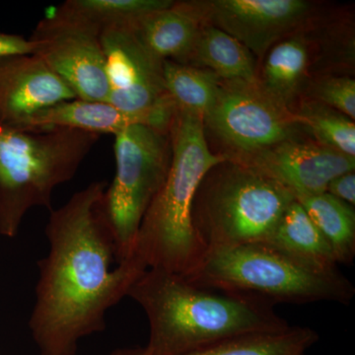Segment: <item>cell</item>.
<instances>
[{"mask_svg": "<svg viewBox=\"0 0 355 355\" xmlns=\"http://www.w3.org/2000/svg\"><path fill=\"white\" fill-rule=\"evenodd\" d=\"M108 184L77 191L46 226L49 252L38 263L29 327L40 355H74L79 340L106 329L107 312L147 268L118 248L105 207Z\"/></svg>", "mask_w": 355, "mask_h": 355, "instance_id": "1", "label": "cell"}, {"mask_svg": "<svg viewBox=\"0 0 355 355\" xmlns=\"http://www.w3.org/2000/svg\"><path fill=\"white\" fill-rule=\"evenodd\" d=\"M148 319L149 340L140 355H184L242 338L289 328L261 299L195 286L181 275L147 268L128 294Z\"/></svg>", "mask_w": 355, "mask_h": 355, "instance_id": "2", "label": "cell"}, {"mask_svg": "<svg viewBox=\"0 0 355 355\" xmlns=\"http://www.w3.org/2000/svg\"><path fill=\"white\" fill-rule=\"evenodd\" d=\"M170 137L169 172L142 218L130 257L146 268L184 277L207 252L193 226V198L207 173L228 158L210 150L203 119L190 112L178 108Z\"/></svg>", "mask_w": 355, "mask_h": 355, "instance_id": "3", "label": "cell"}, {"mask_svg": "<svg viewBox=\"0 0 355 355\" xmlns=\"http://www.w3.org/2000/svg\"><path fill=\"white\" fill-rule=\"evenodd\" d=\"M195 286L277 303L331 301L349 305L352 282L340 270L322 272L294 260L266 243L209 248L184 275Z\"/></svg>", "mask_w": 355, "mask_h": 355, "instance_id": "4", "label": "cell"}, {"mask_svg": "<svg viewBox=\"0 0 355 355\" xmlns=\"http://www.w3.org/2000/svg\"><path fill=\"white\" fill-rule=\"evenodd\" d=\"M97 133L30 130L0 123V230L14 235L29 210H50L53 191L73 179Z\"/></svg>", "mask_w": 355, "mask_h": 355, "instance_id": "5", "label": "cell"}, {"mask_svg": "<svg viewBox=\"0 0 355 355\" xmlns=\"http://www.w3.org/2000/svg\"><path fill=\"white\" fill-rule=\"evenodd\" d=\"M294 200L268 175L227 159L200 182L193 198V226L207 250L266 242Z\"/></svg>", "mask_w": 355, "mask_h": 355, "instance_id": "6", "label": "cell"}, {"mask_svg": "<svg viewBox=\"0 0 355 355\" xmlns=\"http://www.w3.org/2000/svg\"><path fill=\"white\" fill-rule=\"evenodd\" d=\"M116 175L105 191V207L118 248V261L127 260L142 218L162 188L172 159L170 132L130 125L114 135Z\"/></svg>", "mask_w": 355, "mask_h": 355, "instance_id": "7", "label": "cell"}, {"mask_svg": "<svg viewBox=\"0 0 355 355\" xmlns=\"http://www.w3.org/2000/svg\"><path fill=\"white\" fill-rule=\"evenodd\" d=\"M203 125L235 154L229 159L238 162L300 137L304 128L294 112L272 99L258 80L223 79Z\"/></svg>", "mask_w": 355, "mask_h": 355, "instance_id": "8", "label": "cell"}, {"mask_svg": "<svg viewBox=\"0 0 355 355\" xmlns=\"http://www.w3.org/2000/svg\"><path fill=\"white\" fill-rule=\"evenodd\" d=\"M30 41L34 53L85 101L107 102L109 83L100 36L44 13Z\"/></svg>", "mask_w": 355, "mask_h": 355, "instance_id": "9", "label": "cell"}, {"mask_svg": "<svg viewBox=\"0 0 355 355\" xmlns=\"http://www.w3.org/2000/svg\"><path fill=\"white\" fill-rule=\"evenodd\" d=\"M107 78L108 103L135 114H150L153 108L168 94L163 64L141 43L132 22L107 30L100 37Z\"/></svg>", "mask_w": 355, "mask_h": 355, "instance_id": "10", "label": "cell"}, {"mask_svg": "<svg viewBox=\"0 0 355 355\" xmlns=\"http://www.w3.org/2000/svg\"><path fill=\"white\" fill-rule=\"evenodd\" d=\"M310 10L303 0H216L203 9L211 25L260 58L300 27Z\"/></svg>", "mask_w": 355, "mask_h": 355, "instance_id": "11", "label": "cell"}, {"mask_svg": "<svg viewBox=\"0 0 355 355\" xmlns=\"http://www.w3.org/2000/svg\"><path fill=\"white\" fill-rule=\"evenodd\" d=\"M241 163L268 175L294 198L324 193L331 180L355 169L354 157L301 137L280 142Z\"/></svg>", "mask_w": 355, "mask_h": 355, "instance_id": "12", "label": "cell"}, {"mask_svg": "<svg viewBox=\"0 0 355 355\" xmlns=\"http://www.w3.org/2000/svg\"><path fill=\"white\" fill-rule=\"evenodd\" d=\"M77 99L35 53L0 57V123L18 127L37 112Z\"/></svg>", "mask_w": 355, "mask_h": 355, "instance_id": "13", "label": "cell"}, {"mask_svg": "<svg viewBox=\"0 0 355 355\" xmlns=\"http://www.w3.org/2000/svg\"><path fill=\"white\" fill-rule=\"evenodd\" d=\"M144 125L159 132L167 128L165 116L156 107L150 114H135L121 111L108 102L73 99L57 103L41 110L23 121V130H46L70 128L97 135H116L130 125Z\"/></svg>", "mask_w": 355, "mask_h": 355, "instance_id": "14", "label": "cell"}, {"mask_svg": "<svg viewBox=\"0 0 355 355\" xmlns=\"http://www.w3.org/2000/svg\"><path fill=\"white\" fill-rule=\"evenodd\" d=\"M205 18L200 4L173 1L171 6L140 16L133 21L132 29L160 60L189 64Z\"/></svg>", "mask_w": 355, "mask_h": 355, "instance_id": "15", "label": "cell"}, {"mask_svg": "<svg viewBox=\"0 0 355 355\" xmlns=\"http://www.w3.org/2000/svg\"><path fill=\"white\" fill-rule=\"evenodd\" d=\"M263 243L315 270H338L330 245L296 200L289 205L272 234Z\"/></svg>", "mask_w": 355, "mask_h": 355, "instance_id": "16", "label": "cell"}, {"mask_svg": "<svg viewBox=\"0 0 355 355\" xmlns=\"http://www.w3.org/2000/svg\"><path fill=\"white\" fill-rule=\"evenodd\" d=\"M172 3L170 0H67L46 12L101 37L107 30L132 23Z\"/></svg>", "mask_w": 355, "mask_h": 355, "instance_id": "17", "label": "cell"}, {"mask_svg": "<svg viewBox=\"0 0 355 355\" xmlns=\"http://www.w3.org/2000/svg\"><path fill=\"white\" fill-rule=\"evenodd\" d=\"M266 55L257 80L272 99L292 111L309 62L308 44L303 37L295 35L273 44Z\"/></svg>", "mask_w": 355, "mask_h": 355, "instance_id": "18", "label": "cell"}, {"mask_svg": "<svg viewBox=\"0 0 355 355\" xmlns=\"http://www.w3.org/2000/svg\"><path fill=\"white\" fill-rule=\"evenodd\" d=\"M190 65L209 69L223 80L257 81L253 53L214 25H203Z\"/></svg>", "mask_w": 355, "mask_h": 355, "instance_id": "19", "label": "cell"}, {"mask_svg": "<svg viewBox=\"0 0 355 355\" xmlns=\"http://www.w3.org/2000/svg\"><path fill=\"white\" fill-rule=\"evenodd\" d=\"M295 200L330 245L336 263L352 265L355 258L354 207L327 191L299 196Z\"/></svg>", "mask_w": 355, "mask_h": 355, "instance_id": "20", "label": "cell"}, {"mask_svg": "<svg viewBox=\"0 0 355 355\" xmlns=\"http://www.w3.org/2000/svg\"><path fill=\"white\" fill-rule=\"evenodd\" d=\"M319 340L314 330L289 327L279 333L242 336L184 355H304ZM111 355H140L139 349H125Z\"/></svg>", "mask_w": 355, "mask_h": 355, "instance_id": "21", "label": "cell"}, {"mask_svg": "<svg viewBox=\"0 0 355 355\" xmlns=\"http://www.w3.org/2000/svg\"><path fill=\"white\" fill-rule=\"evenodd\" d=\"M166 90L178 108L203 116L214 105L222 79L209 69L164 60Z\"/></svg>", "mask_w": 355, "mask_h": 355, "instance_id": "22", "label": "cell"}, {"mask_svg": "<svg viewBox=\"0 0 355 355\" xmlns=\"http://www.w3.org/2000/svg\"><path fill=\"white\" fill-rule=\"evenodd\" d=\"M294 114L299 123L309 130L313 139L343 155L355 158L354 120L312 99L301 103Z\"/></svg>", "mask_w": 355, "mask_h": 355, "instance_id": "23", "label": "cell"}, {"mask_svg": "<svg viewBox=\"0 0 355 355\" xmlns=\"http://www.w3.org/2000/svg\"><path fill=\"white\" fill-rule=\"evenodd\" d=\"M313 99L355 119V81L349 76H328L312 88Z\"/></svg>", "mask_w": 355, "mask_h": 355, "instance_id": "24", "label": "cell"}, {"mask_svg": "<svg viewBox=\"0 0 355 355\" xmlns=\"http://www.w3.org/2000/svg\"><path fill=\"white\" fill-rule=\"evenodd\" d=\"M327 193L354 207L355 205V174L354 171L345 173L331 180L327 187Z\"/></svg>", "mask_w": 355, "mask_h": 355, "instance_id": "25", "label": "cell"}, {"mask_svg": "<svg viewBox=\"0 0 355 355\" xmlns=\"http://www.w3.org/2000/svg\"><path fill=\"white\" fill-rule=\"evenodd\" d=\"M34 53V44L29 38L17 34L0 32V57Z\"/></svg>", "mask_w": 355, "mask_h": 355, "instance_id": "26", "label": "cell"}]
</instances>
